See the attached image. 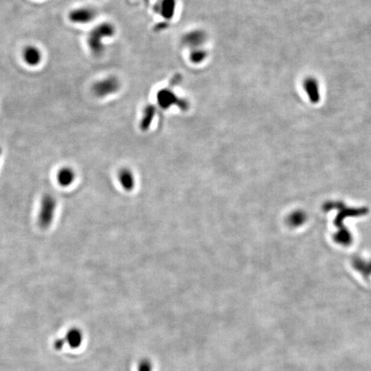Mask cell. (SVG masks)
Listing matches in <instances>:
<instances>
[{"mask_svg": "<svg viewBox=\"0 0 371 371\" xmlns=\"http://www.w3.org/2000/svg\"><path fill=\"white\" fill-rule=\"evenodd\" d=\"M119 182L122 188L126 192H131L135 186V178L131 170L128 168H122L118 174Z\"/></svg>", "mask_w": 371, "mask_h": 371, "instance_id": "cell-11", "label": "cell"}, {"mask_svg": "<svg viewBox=\"0 0 371 371\" xmlns=\"http://www.w3.org/2000/svg\"><path fill=\"white\" fill-rule=\"evenodd\" d=\"M64 339L70 348L79 349L83 342V332L78 327H72L65 332Z\"/></svg>", "mask_w": 371, "mask_h": 371, "instance_id": "cell-6", "label": "cell"}, {"mask_svg": "<svg viewBox=\"0 0 371 371\" xmlns=\"http://www.w3.org/2000/svg\"><path fill=\"white\" fill-rule=\"evenodd\" d=\"M22 58L29 66H36L42 60V54L38 47L29 45L26 46L22 52Z\"/></svg>", "mask_w": 371, "mask_h": 371, "instance_id": "cell-8", "label": "cell"}, {"mask_svg": "<svg viewBox=\"0 0 371 371\" xmlns=\"http://www.w3.org/2000/svg\"><path fill=\"white\" fill-rule=\"evenodd\" d=\"M157 103L163 108H168L175 105L182 107L183 109L186 107V103L179 99L175 96V93L168 89H162L157 93Z\"/></svg>", "mask_w": 371, "mask_h": 371, "instance_id": "cell-5", "label": "cell"}, {"mask_svg": "<svg viewBox=\"0 0 371 371\" xmlns=\"http://www.w3.org/2000/svg\"><path fill=\"white\" fill-rule=\"evenodd\" d=\"M155 112H156V109L153 106H149L144 109L143 119L141 122V128L144 131H146L147 129L150 127V124L153 121L154 116H155Z\"/></svg>", "mask_w": 371, "mask_h": 371, "instance_id": "cell-12", "label": "cell"}, {"mask_svg": "<svg viewBox=\"0 0 371 371\" xmlns=\"http://www.w3.org/2000/svg\"><path fill=\"white\" fill-rule=\"evenodd\" d=\"M76 173L70 167L61 168L57 174L58 183L63 187H68L75 182Z\"/></svg>", "mask_w": 371, "mask_h": 371, "instance_id": "cell-10", "label": "cell"}, {"mask_svg": "<svg viewBox=\"0 0 371 371\" xmlns=\"http://www.w3.org/2000/svg\"><path fill=\"white\" fill-rule=\"evenodd\" d=\"M206 39V34L201 30H193L187 33L182 39V42L186 46H189L192 49L200 48Z\"/></svg>", "mask_w": 371, "mask_h": 371, "instance_id": "cell-7", "label": "cell"}, {"mask_svg": "<svg viewBox=\"0 0 371 371\" xmlns=\"http://www.w3.org/2000/svg\"><path fill=\"white\" fill-rule=\"evenodd\" d=\"M1 155H2V148L0 147V157H1Z\"/></svg>", "mask_w": 371, "mask_h": 371, "instance_id": "cell-17", "label": "cell"}, {"mask_svg": "<svg viewBox=\"0 0 371 371\" xmlns=\"http://www.w3.org/2000/svg\"><path fill=\"white\" fill-rule=\"evenodd\" d=\"M115 29L114 26L108 22L101 23L90 31L87 38V43L95 56H98L103 53V41L106 38H109L114 36Z\"/></svg>", "mask_w": 371, "mask_h": 371, "instance_id": "cell-1", "label": "cell"}, {"mask_svg": "<svg viewBox=\"0 0 371 371\" xmlns=\"http://www.w3.org/2000/svg\"><path fill=\"white\" fill-rule=\"evenodd\" d=\"M304 89L307 93L309 99L313 103H317L321 99V95H320V88L318 82L314 79L309 78L305 80L304 82Z\"/></svg>", "mask_w": 371, "mask_h": 371, "instance_id": "cell-9", "label": "cell"}, {"mask_svg": "<svg viewBox=\"0 0 371 371\" xmlns=\"http://www.w3.org/2000/svg\"><path fill=\"white\" fill-rule=\"evenodd\" d=\"M121 87V83L117 78L108 77L106 79L97 81L92 87V91L96 97L103 98L117 92Z\"/></svg>", "mask_w": 371, "mask_h": 371, "instance_id": "cell-3", "label": "cell"}, {"mask_svg": "<svg viewBox=\"0 0 371 371\" xmlns=\"http://www.w3.org/2000/svg\"><path fill=\"white\" fill-rule=\"evenodd\" d=\"M152 371V365L150 362L147 359H143L139 363V371Z\"/></svg>", "mask_w": 371, "mask_h": 371, "instance_id": "cell-15", "label": "cell"}, {"mask_svg": "<svg viewBox=\"0 0 371 371\" xmlns=\"http://www.w3.org/2000/svg\"><path fill=\"white\" fill-rule=\"evenodd\" d=\"M97 16V11L91 7H80L72 10L69 13V19L72 22L86 24L92 21Z\"/></svg>", "mask_w": 371, "mask_h": 371, "instance_id": "cell-4", "label": "cell"}, {"mask_svg": "<svg viewBox=\"0 0 371 371\" xmlns=\"http://www.w3.org/2000/svg\"><path fill=\"white\" fill-rule=\"evenodd\" d=\"M207 54L206 51L200 48L193 49L190 54V60L193 63H201L206 58Z\"/></svg>", "mask_w": 371, "mask_h": 371, "instance_id": "cell-14", "label": "cell"}, {"mask_svg": "<svg viewBox=\"0 0 371 371\" xmlns=\"http://www.w3.org/2000/svg\"><path fill=\"white\" fill-rule=\"evenodd\" d=\"M64 344H65V341L64 339H58L57 340L54 341V348L57 350H61L64 347Z\"/></svg>", "mask_w": 371, "mask_h": 371, "instance_id": "cell-16", "label": "cell"}, {"mask_svg": "<svg viewBox=\"0 0 371 371\" xmlns=\"http://www.w3.org/2000/svg\"><path fill=\"white\" fill-rule=\"evenodd\" d=\"M161 7V13L165 18H171L175 9V0H165Z\"/></svg>", "mask_w": 371, "mask_h": 371, "instance_id": "cell-13", "label": "cell"}, {"mask_svg": "<svg viewBox=\"0 0 371 371\" xmlns=\"http://www.w3.org/2000/svg\"><path fill=\"white\" fill-rule=\"evenodd\" d=\"M57 209V200L51 194L46 193L43 195L40 205L38 213V225L41 229H47L54 222L55 212Z\"/></svg>", "mask_w": 371, "mask_h": 371, "instance_id": "cell-2", "label": "cell"}]
</instances>
